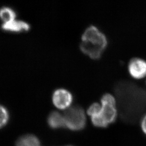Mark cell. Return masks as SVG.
<instances>
[{
  "label": "cell",
  "mask_w": 146,
  "mask_h": 146,
  "mask_svg": "<svg viewBox=\"0 0 146 146\" xmlns=\"http://www.w3.org/2000/svg\"><path fill=\"white\" fill-rule=\"evenodd\" d=\"M66 127L72 131H80L86 125V118L82 108L79 106H72L63 114Z\"/></svg>",
  "instance_id": "obj_2"
},
{
  "label": "cell",
  "mask_w": 146,
  "mask_h": 146,
  "mask_svg": "<svg viewBox=\"0 0 146 146\" xmlns=\"http://www.w3.org/2000/svg\"><path fill=\"white\" fill-rule=\"evenodd\" d=\"M141 129L146 135V115L144 116L141 122Z\"/></svg>",
  "instance_id": "obj_14"
},
{
  "label": "cell",
  "mask_w": 146,
  "mask_h": 146,
  "mask_svg": "<svg viewBox=\"0 0 146 146\" xmlns=\"http://www.w3.org/2000/svg\"><path fill=\"white\" fill-rule=\"evenodd\" d=\"M82 42L80 44L81 50L94 59H99L107 47L108 41L104 34L94 26H90L82 35Z\"/></svg>",
  "instance_id": "obj_1"
},
{
  "label": "cell",
  "mask_w": 146,
  "mask_h": 146,
  "mask_svg": "<svg viewBox=\"0 0 146 146\" xmlns=\"http://www.w3.org/2000/svg\"><path fill=\"white\" fill-rule=\"evenodd\" d=\"M128 71L131 76L136 79L143 78L146 75V61L140 58L131 59L128 64Z\"/></svg>",
  "instance_id": "obj_4"
},
{
  "label": "cell",
  "mask_w": 146,
  "mask_h": 146,
  "mask_svg": "<svg viewBox=\"0 0 146 146\" xmlns=\"http://www.w3.org/2000/svg\"><path fill=\"white\" fill-rule=\"evenodd\" d=\"M101 104H111L116 105V100L115 98L111 94H105L102 96L101 99Z\"/></svg>",
  "instance_id": "obj_13"
},
{
  "label": "cell",
  "mask_w": 146,
  "mask_h": 146,
  "mask_svg": "<svg viewBox=\"0 0 146 146\" xmlns=\"http://www.w3.org/2000/svg\"><path fill=\"white\" fill-rule=\"evenodd\" d=\"M1 28L5 31L13 33H21L28 31L30 29V25L26 22L21 20H13L3 23Z\"/></svg>",
  "instance_id": "obj_5"
},
{
  "label": "cell",
  "mask_w": 146,
  "mask_h": 146,
  "mask_svg": "<svg viewBox=\"0 0 146 146\" xmlns=\"http://www.w3.org/2000/svg\"><path fill=\"white\" fill-rule=\"evenodd\" d=\"M52 100L53 104L58 109H67L73 101V96L65 89H58L53 93Z\"/></svg>",
  "instance_id": "obj_3"
},
{
  "label": "cell",
  "mask_w": 146,
  "mask_h": 146,
  "mask_svg": "<svg viewBox=\"0 0 146 146\" xmlns=\"http://www.w3.org/2000/svg\"><path fill=\"white\" fill-rule=\"evenodd\" d=\"M16 146H41V145L35 136L27 135L22 136L17 141Z\"/></svg>",
  "instance_id": "obj_8"
},
{
  "label": "cell",
  "mask_w": 146,
  "mask_h": 146,
  "mask_svg": "<svg viewBox=\"0 0 146 146\" xmlns=\"http://www.w3.org/2000/svg\"><path fill=\"white\" fill-rule=\"evenodd\" d=\"M102 106L98 103H94L91 104L87 110V113L89 116L93 117L96 115H99L101 113Z\"/></svg>",
  "instance_id": "obj_10"
},
{
  "label": "cell",
  "mask_w": 146,
  "mask_h": 146,
  "mask_svg": "<svg viewBox=\"0 0 146 146\" xmlns=\"http://www.w3.org/2000/svg\"><path fill=\"white\" fill-rule=\"evenodd\" d=\"M1 123H0V125L1 127L2 128L3 127L5 126L9 120V113L8 111V110L5 107L3 106H1Z\"/></svg>",
  "instance_id": "obj_11"
},
{
  "label": "cell",
  "mask_w": 146,
  "mask_h": 146,
  "mask_svg": "<svg viewBox=\"0 0 146 146\" xmlns=\"http://www.w3.org/2000/svg\"><path fill=\"white\" fill-rule=\"evenodd\" d=\"M0 15L1 20L3 23H5L14 20L16 16V13L11 7L4 6L1 9Z\"/></svg>",
  "instance_id": "obj_9"
},
{
  "label": "cell",
  "mask_w": 146,
  "mask_h": 146,
  "mask_svg": "<svg viewBox=\"0 0 146 146\" xmlns=\"http://www.w3.org/2000/svg\"><path fill=\"white\" fill-rule=\"evenodd\" d=\"M48 123L53 129L65 127V122L63 115L56 111H53L48 116Z\"/></svg>",
  "instance_id": "obj_7"
},
{
  "label": "cell",
  "mask_w": 146,
  "mask_h": 146,
  "mask_svg": "<svg viewBox=\"0 0 146 146\" xmlns=\"http://www.w3.org/2000/svg\"><path fill=\"white\" fill-rule=\"evenodd\" d=\"M92 121L94 125L100 128H105L108 125L100 114L92 117Z\"/></svg>",
  "instance_id": "obj_12"
},
{
  "label": "cell",
  "mask_w": 146,
  "mask_h": 146,
  "mask_svg": "<svg viewBox=\"0 0 146 146\" xmlns=\"http://www.w3.org/2000/svg\"><path fill=\"white\" fill-rule=\"evenodd\" d=\"M102 109L100 115L106 122L109 125L115 122L117 117V110L116 105L102 104Z\"/></svg>",
  "instance_id": "obj_6"
}]
</instances>
